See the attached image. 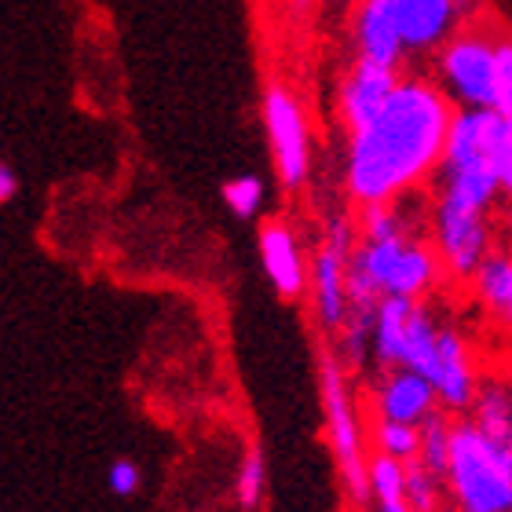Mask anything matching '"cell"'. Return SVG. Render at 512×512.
I'll return each mask as SVG.
<instances>
[{
    "instance_id": "6da1fadb",
    "label": "cell",
    "mask_w": 512,
    "mask_h": 512,
    "mask_svg": "<svg viewBox=\"0 0 512 512\" xmlns=\"http://www.w3.org/2000/svg\"><path fill=\"white\" fill-rule=\"evenodd\" d=\"M458 107L428 74H403L392 99L348 132L344 194L355 209L417 198L432 187Z\"/></svg>"
},
{
    "instance_id": "7a4b0ae2",
    "label": "cell",
    "mask_w": 512,
    "mask_h": 512,
    "mask_svg": "<svg viewBox=\"0 0 512 512\" xmlns=\"http://www.w3.org/2000/svg\"><path fill=\"white\" fill-rule=\"evenodd\" d=\"M443 286L447 275L425 227L355 242L348 267V304H377L381 297L432 300Z\"/></svg>"
},
{
    "instance_id": "3957f363",
    "label": "cell",
    "mask_w": 512,
    "mask_h": 512,
    "mask_svg": "<svg viewBox=\"0 0 512 512\" xmlns=\"http://www.w3.org/2000/svg\"><path fill=\"white\" fill-rule=\"evenodd\" d=\"M498 220H502V209H487V205L465 202L458 194L428 187L425 231L443 264L447 286H469V278L502 242Z\"/></svg>"
},
{
    "instance_id": "277c9868",
    "label": "cell",
    "mask_w": 512,
    "mask_h": 512,
    "mask_svg": "<svg viewBox=\"0 0 512 512\" xmlns=\"http://www.w3.org/2000/svg\"><path fill=\"white\" fill-rule=\"evenodd\" d=\"M443 483L454 512H512V454L491 443L469 417H454Z\"/></svg>"
},
{
    "instance_id": "5b68a950",
    "label": "cell",
    "mask_w": 512,
    "mask_h": 512,
    "mask_svg": "<svg viewBox=\"0 0 512 512\" xmlns=\"http://www.w3.org/2000/svg\"><path fill=\"white\" fill-rule=\"evenodd\" d=\"M319 403L322 421H326V439H330L333 461L341 472V483L355 505H370V487H366V465H370V436H366V417L355 399L352 374L337 359L333 348L319 352Z\"/></svg>"
},
{
    "instance_id": "8992f818",
    "label": "cell",
    "mask_w": 512,
    "mask_h": 512,
    "mask_svg": "<svg viewBox=\"0 0 512 512\" xmlns=\"http://www.w3.org/2000/svg\"><path fill=\"white\" fill-rule=\"evenodd\" d=\"M498 19L469 15L450 33L432 63V81L458 110H494V41Z\"/></svg>"
},
{
    "instance_id": "52a82bcc",
    "label": "cell",
    "mask_w": 512,
    "mask_h": 512,
    "mask_svg": "<svg viewBox=\"0 0 512 512\" xmlns=\"http://www.w3.org/2000/svg\"><path fill=\"white\" fill-rule=\"evenodd\" d=\"M355 242H359V227L348 213H337L322 227V242L311 256L308 275V297L311 315L326 337H337L348 315V267H352Z\"/></svg>"
},
{
    "instance_id": "ba28073f",
    "label": "cell",
    "mask_w": 512,
    "mask_h": 512,
    "mask_svg": "<svg viewBox=\"0 0 512 512\" xmlns=\"http://www.w3.org/2000/svg\"><path fill=\"white\" fill-rule=\"evenodd\" d=\"M264 132L282 191H300L311 180V125L308 110L286 81H271L260 99Z\"/></svg>"
},
{
    "instance_id": "9c48e42d",
    "label": "cell",
    "mask_w": 512,
    "mask_h": 512,
    "mask_svg": "<svg viewBox=\"0 0 512 512\" xmlns=\"http://www.w3.org/2000/svg\"><path fill=\"white\" fill-rule=\"evenodd\" d=\"M425 377L432 381L439 395V410H447L454 417L469 414L472 399H476V388H480L483 363L476 355V344L458 322H439V337H436V352H432V363H428Z\"/></svg>"
},
{
    "instance_id": "30bf717a",
    "label": "cell",
    "mask_w": 512,
    "mask_h": 512,
    "mask_svg": "<svg viewBox=\"0 0 512 512\" xmlns=\"http://www.w3.org/2000/svg\"><path fill=\"white\" fill-rule=\"evenodd\" d=\"M439 410V395L425 374L392 366V370H377L370 381V417L381 421H399V425L421 428L428 417Z\"/></svg>"
},
{
    "instance_id": "8fae6325",
    "label": "cell",
    "mask_w": 512,
    "mask_h": 512,
    "mask_svg": "<svg viewBox=\"0 0 512 512\" xmlns=\"http://www.w3.org/2000/svg\"><path fill=\"white\" fill-rule=\"evenodd\" d=\"M392 15L406 59H432L450 33L469 19V11L458 0H392Z\"/></svg>"
},
{
    "instance_id": "7c38bea8",
    "label": "cell",
    "mask_w": 512,
    "mask_h": 512,
    "mask_svg": "<svg viewBox=\"0 0 512 512\" xmlns=\"http://www.w3.org/2000/svg\"><path fill=\"white\" fill-rule=\"evenodd\" d=\"M256 253H260V267H264L267 282L282 300H300L308 293V275L311 260L304 253L297 227L286 220H267L256 231Z\"/></svg>"
},
{
    "instance_id": "4fadbf2b",
    "label": "cell",
    "mask_w": 512,
    "mask_h": 512,
    "mask_svg": "<svg viewBox=\"0 0 512 512\" xmlns=\"http://www.w3.org/2000/svg\"><path fill=\"white\" fill-rule=\"evenodd\" d=\"M399 77H403V70L355 55L352 63L344 66L341 81H337V118H341L344 132H355L374 118L377 110L392 99Z\"/></svg>"
},
{
    "instance_id": "5bb4252c",
    "label": "cell",
    "mask_w": 512,
    "mask_h": 512,
    "mask_svg": "<svg viewBox=\"0 0 512 512\" xmlns=\"http://www.w3.org/2000/svg\"><path fill=\"white\" fill-rule=\"evenodd\" d=\"M348 30H352V48L359 59L403 70L406 48L403 37H399V26H395L392 0H355Z\"/></svg>"
},
{
    "instance_id": "9a60e30c",
    "label": "cell",
    "mask_w": 512,
    "mask_h": 512,
    "mask_svg": "<svg viewBox=\"0 0 512 512\" xmlns=\"http://www.w3.org/2000/svg\"><path fill=\"white\" fill-rule=\"evenodd\" d=\"M472 304L480 308V315L487 319L494 333L512 337V246L498 242L491 249V256L480 264V271L469 278Z\"/></svg>"
},
{
    "instance_id": "2e32d148",
    "label": "cell",
    "mask_w": 512,
    "mask_h": 512,
    "mask_svg": "<svg viewBox=\"0 0 512 512\" xmlns=\"http://www.w3.org/2000/svg\"><path fill=\"white\" fill-rule=\"evenodd\" d=\"M465 417H469L472 425L480 428L491 443H498V447L512 454V366L509 363L494 366V370H483L476 399H472Z\"/></svg>"
},
{
    "instance_id": "e0dca14e",
    "label": "cell",
    "mask_w": 512,
    "mask_h": 512,
    "mask_svg": "<svg viewBox=\"0 0 512 512\" xmlns=\"http://www.w3.org/2000/svg\"><path fill=\"white\" fill-rule=\"evenodd\" d=\"M366 436H370V454H384L395 461H417L421 454V428L399 425V421H381L370 417L366 421Z\"/></svg>"
},
{
    "instance_id": "ac0fdd59",
    "label": "cell",
    "mask_w": 512,
    "mask_h": 512,
    "mask_svg": "<svg viewBox=\"0 0 512 512\" xmlns=\"http://www.w3.org/2000/svg\"><path fill=\"white\" fill-rule=\"evenodd\" d=\"M403 502L414 512H439L447 509V483L439 472H432L421 461H406V487Z\"/></svg>"
},
{
    "instance_id": "d6986e66",
    "label": "cell",
    "mask_w": 512,
    "mask_h": 512,
    "mask_svg": "<svg viewBox=\"0 0 512 512\" xmlns=\"http://www.w3.org/2000/svg\"><path fill=\"white\" fill-rule=\"evenodd\" d=\"M450 436H454V414H447V410H436V414L421 425V454H417V461L428 465L432 472H439V476L447 472Z\"/></svg>"
},
{
    "instance_id": "ffe728a7",
    "label": "cell",
    "mask_w": 512,
    "mask_h": 512,
    "mask_svg": "<svg viewBox=\"0 0 512 512\" xmlns=\"http://www.w3.org/2000/svg\"><path fill=\"white\" fill-rule=\"evenodd\" d=\"M366 487H370V505L377 502H399L406 487V465L384 454H370L366 465Z\"/></svg>"
},
{
    "instance_id": "44dd1931",
    "label": "cell",
    "mask_w": 512,
    "mask_h": 512,
    "mask_svg": "<svg viewBox=\"0 0 512 512\" xmlns=\"http://www.w3.org/2000/svg\"><path fill=\"white\" fill-rule=\"evenodd\" d=\"M220 194H224V205L238 216V220H256L267 202V187L256 172H242V176H235V180H227Z\"/></svg>"
},
{
    "instance_id": "7402d4cb",
    "label": "cell",
    "mask_w": 512,
    "mask_h": 512,
    "mask_svg": "<svg viewBox=\"0 0 512 512\" xmlns=\"http://www.w3.org/2000/svg\"><path fill=\"white\" fill-rule=\"evenodd\" d=\"M264 491H267V458L264 450L249 447L242 465H238V476H235V498L242 509H256V505L264 502Z\"/></svg>"
},
{
    "instance_id": "603a6c76",
    "label": "cell",
    "mask_w": 512,
    "mask_h": 512,
    "mask_svg": "<svg viewBox=\"0 0 512 512\" xmlns=\"http://www.w3.org/2000/svg\"><path fill=\"white\" fill-rule=\"evenodd\" d=\"M491 165H494V180H498V194H502V213L512 216V114L498 118Z\"/></svg>"
},
{
    "instance_id": "cb8c5ba5",
    "label": "cell",
    "mask_w": 512,
    "mask_h": 512,
    "mask_svg": "<svg viewBox=\"0 0 512 512\" xmlns=\"http://www.w3.org/2000/svg\"><path fill=\"white\" fill-rule=\"evenodd\" d=\"M494 110L512 114V30L505 22L494 41Z\"/></svg>"
},
{
    "instance_id": "d4e9b609",
    "label": "cell",
    "mask_w": 512,
    "mask_h": 512,
    "mask_svg": "<svg viewBox=\"0 0 512 512\" xmlns=\"http://www.w3.org/2000/svg\"><path fill=\"white\" fill-rule=\"evenodd\" d=\"M107 487H110V494H118V498H132V494L143 487V469H139L132 458H118L107 469Z\"/></svg>"
},
{
    "instance_id": "484cf974",
    "label": "cell",
    "mask_w": 512,
    "mask_h": 512,
    "mask_svg": "<svg viewBox=\"0 0 512 512\" xmlns=\"http://www.w3.org/2000/svg\"><path fill=\"white\" fill-rule=\"evenodd\" d=\"M19 191V180H15V169H11L8 161L0 158V205H8Z\"/></svg>"
},
{
    "instance_id": "4316f807",
    "label": "cell",
    "mask_w": 512,
    "mask_h": 512,
    "mask_svg": "<svg viewBox=\"0 0 512 512\" xmlns=\"http://www.w3.org/2000/svg\"><path fill=\"white\" fill-rule=\"evenodd\" d=\"M370 509H374V512H414L410 505L403 502V498H399V502H377V505H370Z\"/></svg>"
},
{
    "instance_id": "83f0119b",
    "label": "cell",
    "mask_w": 512,
    "mask_h": 512,
    "mask_svg": "<svg viewBox=\"0 0 512 512\" xmlns=\"http://www.w3.org/2000/svg\"><path fill=\"white\" fill-rule=\"evenodd\" d=\"M289 8L297 11V15H308L311 8H315V4H319V0H286Z\"/></svg>"
},
{
    "instance_id": "f1b7e54d",
    "label": "cell",
    "mask_w": 512,
    "mask_h": 512,
    "mask_svg": "<svg viewBox=\"0 0 512 512\" xmlns=\"http://www.w3.org/2000/svg\"><path fill=\"white\" fill-rule=\"evenodd\" d=\"M458 4H461L465 11H469V15H476V4H480V0H458Z\"/></svg>"
},
{
    "instance_id": "f546056e",
    "label": "cell",
    "mask_w": 512,
    "mask_h": 512,
    "mask_svg": "<svg viewBox=\"0 0 512 512\" xmlns=\"http://www.w3.org/2000/svg\"><path fill=\"white\" fill-rule=\"evenodd\" d=\"M439 512H454V509H450V505H447V509H439Z\"/></svg>"
}]
</instances>
